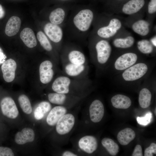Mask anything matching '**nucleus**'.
<instances>
[{"label":"nucleus","instance_id":"nucleus-21","mask_svg":"<svg viewBox=\"0 0 156 156\" xmlns=\"http://www.w3.org/2000/svg\"><path fill=\"white\" fill-rule=\"evenodd\" d=\"M111 102L114 107L120 109H127L131 104V100L129 97L121 94L114 96L111 99Z\"/></svg>","mask_w":156,"mask_h":156},{"label":"nucleus","instance_id":"nucleus-29","mask_svg":"<svg viewBox=\"0 0 156 156\" xmlns=\"http://www.w3.org/2000/svg\"><path fill=\"white\" fill-rule=\"evenodd\" d=\"M134 42L133 37L131 36H129L124 38L116 39L113 41V44L117 48H127L131 47Z\"/></svg>","mask_w":156,"mask_h":156},{"label":"nucleus","instance_id":"nucleus-33","mask_svg":"<svg viewBox=\"0 0 156 156\" xmlns=\"http://www.w3.org/2000/svg\"><path fill=\"white\" fill-rule=\"evenodd\" d=\"M151 117V113H148L143 117H137V121L140 124L146 125L150 122Z\"/></svg>","mask_w":156,"mask_h":156},{"label":"nucleus","instance_id":"nucleus-16","mask_svg":"<svg viewBox=\"0 0 156 156\" xmlns=\"http://www.w3.org/2000/svg\"><path fill=\"white\" fill-rule=\"evenodd\" d=\"M16 67V62L12 59H8L3 62L1 69L3 78L5 81L10 82L14 80Z\"/></svg>","mask_w":156,"mask_h":156},{"label":"nucleus","instance_id":"nucleus-43","mask_svg":"<svg viewBox=\"0 0 156 156\" xmlns=\"http://www.w3.org/2000/svg\"><path fill=\"white\" fill-rule=\"evenodd\" d=\"M62 0V1H67V0Z\"/></svg>","mask_w":156,"mask_h":156},{"label":"nucleus","instance_id":"nucleus-15","mask_svg":"<svg viewBox=\"0 0 156 156\" xmlns=\"http://www.w3.org/2000/svg\"><path fill=\"white\" fill-rule=\"evenodd\" d=\"M78 144L81 150L88 154L93 153L96 150L98 146L96 138L90 135H85L81 138L78 141Z\"/></svg>","mask_w":156,"mask_h":156},{"label":"nucleus","instance_id":"nucleus-8","mask_svg":"<svg viewBox=\"0 0 156 156\" xmlns=\"http://www.w3.org/2000/svg\"><path fill=\"white\" fill-rule=\"evenodd\" d=\"M75 118L70 113H66L58 120L56 124V130L59 135L68 133L73 129L75 123Z\"/></svg>","mask_w":156,"mask_h":156},{"label":"nucleus","instance_id":"nucleus-6","mask_svg":"<svg viewBox=\"0 0 156 156\" xmlns=\"http://www.w3.org/2000/svg\"><path fill=\"white\" fill-rule=\"evenodd\" d=\"M81 96L55 92L49 93L48 95V98L50 103L64 106L76 103L81 99Z\"/></svg>","mask_w":156,"mask_h":156},{"label":"nucleus","instance_id":"nucleus-23","mask_svg":"<svg viewBox=\"0 0 156 156\" xmlns=\"http://www.w3.org/2000/svg\"><path fill=\"white\" fill-rule=\"evenodd\" d=\"M135 137L134 131L130 128H126L119 132L117 135V138L120 144L125 146L133 140Z\"/></svg>","mask_w":156,"mask_h":156},{"label":"nucleus","instance_id":"nucleus-4","mask_svg":"<svg viewBox=\"0 0 156 156\" xmlns=\"http://www.w3.org/2000/svg\"><path fill=\"white\" fill-rule=\"evenodd\" d=\"M60 58L61 62L78 65L88 64L84 53L80 50L75 48L65 47L62 49Z\"/></svg>","mask_w":156,"mask_h":156},{"label":"nucleus","instance_id":"nucleus-44","mask_svg":"<svg viewBox=\"0 0 156 156\" xmlns=\"http://www.w3.org/2000/svg\"></svg>","mask_w":156,"mask_h":156},{"label":"nucleus","instance_id":"nucleus-42","mask_svg":"<svg viewBox=\"0 0 156 156\" xmlns=\"http://www.w3.org/2000/svg\"><path fill=\"white\" fill-rule=\"evenodd\" d=\"M156 108H155V115H156Z\"/></svg>","mask_w":156,"mask_h":156},{"label":"nucleus","instance_id":"nucleus-10","mask_svg":"<svg viewBox=\"0 0 156 156\" xmlns=\"http://www.w3.org/2000/svg\"><path fill=\"white\" fill-rule=\"evenodd\" d=\"M52 62L49 60L42 62L39 67L40 79L43 84H47L52 81L55 74Z\"/></svg>","mask_w":156,"mask_h":156},{"label":"nucleus","instance_id":"nucleus-9","mask_svg":"<svg viewBox=\"0 0 156 156\" xmlns=\"http://www.w3.org/2000/svg\"><path fill=\"white\" fill-rule=\"evenodd\" d=\"M44 30L47 36L53 42L58 44L62 48L63 33L59 25L48 23L44 27Z\"/></svg>","mask_w":156,"mask_h":156},{"label":"nucleus","instance_id":"nucleus-34","mask_svg":"<svg viewBox=\"0 0 156 156\" xmlns=\"http://www.w3.org/2000/svg\"><path fill=\"white\" fill-rule=\"evenodd\" d=\"M153 154H156V144L154 143H151L150 146L145 150L144 156H153Z\"/></svg>","mask_w":156,"mask_h":156},{"label":"nucleus","instance_id":"nucleus-26","mask_svg":"<svg viewBox=\"0 0 156 156\" xmlns=\"http://www.w3.org/2000/svg\"><path fill=\"white\" fill-rule=\"evenodd\" d=\"M152 95L148 89L144 88L139 92L138 102L140 106L143 108L148 107L150 105Z\"/></svg>","mask_w":156,"mask_h":156},{"label":"nucleus","instance_id":"nucleus-19","mask_svg":"<svg viewBox=\"0 0 156 156\" xmlns=\"http://www.w3.org/2000/svg\"><path fill=\"white\" fill-rule=\"evenodd\" d=\"M21 24V21L19 17L13 16L8 20L5 28V33L8 36L15 35L19 31Z\"/></svg>","mask_w":156,"mask_h":156},{"label":"nucleus","instance_id":"nucleus-20","mask_svg":"<svg viewBox=\"0 0 156 156\" xmlns=\"http://www.w3.org/2000/svg\"><path fill=\"white\" fill-rule=\"evenodd\" d=\"M20 36L25 44L29 48H33L37 44L34 33L30 28H24L21 32Z\"/></svg>","mask_w":156,"mask_h":156},{"label":"nucleus","instance_id":"nucleus-7","mask_svg":"<svg viewBox=\"0 0 156 156\" xmlns=\"http://www.w3.org/2000/svg\"><path fill=\"white\" fill-rule=\"evenodd\" d=\"M95 49L97 62L100 64H105L110 56L112 51L109 42L104 40H99L95 45Z\"/></svg>","mask_w":156,"mask_h":156},{"label":"nucleus","instance_id":"nucleus-38","mask_svg":"<svg viewBox=\"0 0 156 156\" xmlns=\"http://www.w3.org/2000/svg\"><path fill=\"white\" fill-rule=\"evenodd\" d=\"M62 156H76L77 155L75 153L69 151H66L64 152L62 154Z\"/></svg>","mask_w":156,"mask_h":156},{"label":"nucleus","instance_id":"nucleus-39","mask_svg":"<svg viewBox=\"0 0 156 156\" xmlns=\"http://www.w3.org/2000/svg\"><path fill=\"white\" fill-rule=\"evenodd\" d=\"M6 58V56L2 52L1 49L0 48V64L3 62Z\"/></svg>","mask_w":156,"mask_h":156},{"label":"nucleus","instance_id":"nucleus-31","mask_svg":"<svg viewBox=\"0 0 156 156\" xmlns=\"http://www.w3.org/2000/svg\"><path fill=\"white\" fill-rule=\"evenodd\" d=\"M37 38L42 47L47 51L51 52L53 50V46L47 36L42 31H38L37 34Z\"/></svg>","mask_w":156,"mask_h":156},{"label":"nucleus","instance_id":"nucleus-3","mask_svg":"<svg viewBox=\"0 0 156 156\" xmlns=\"http://www.w3.org/2000/svg\"><path fill=\"white\" fill-rule=\"evenodd\" d=\"M94 14L90 9L81 10L74 16L73 23L75 27L79 31L85 32L89 29L94 18Z\"/></svg>","mask_w":156,"mask_h":156},{"label":"nucleus","instance_id":"nucleus-22","mask_svg":"<svg viewBox=\"0 0 156 156\" xmlns=\"http://www.w3.org/2000/svg\"><path fill=\"white\" fill-rule=\"evenodd\" d=\"M144 3V0H131L124 5L122 11L127 14H134L139 11Z\"/></svg>","mask_w":156,"mask_h":156},{"label":"nucleus","instance_id":"nucleus-27","mask_svg":"<svg viewBox=\"0 0 156 156\" xmlns=\"http://www.w3.org/2000/svg\"><path fill=\"white\" fill-rule=\"evenodd\" d=\"M51 108L50 103L47 101H43L40 103L35 110L34 116L37 120L42 118L44 115L50 111Z\"/></svg>","mask_w":156,"mask_h":156},{"label":"nucleus","instance_id":"nucleus-12","mask_svg":"<svg viewBox=\"0 0 156 156\" xmlns=\"http://www.w3.org/2000/svg\"><path fill=\"white\" fill-rule=\"evenodd\" d=\"M122 24L120 21L116 18L111 19L108 25L102 27L97 30V35L100 37L107 38L113 36L121 27Z\"/></svg>","mask_w":156,"mask_h":156},{"label":"nucleus","instance_id":"nucleus-40","mask_svg":"<svg viewBox=\"0 0 156 156\" xmlns=\"http://www.w3.org/2000/svg\"><path fill=\"white\" fill-rule=\"evenodd\" d=\"M5 14L4 11L1 6L0 5V19L3 18Z\"/></svg>","mask_w":156,"mask_h":156},{"label":"nucleus","instance_id":"nucleus-30","mask_svg":"<svg viewBox=\"0 0 156 156\" xmlns=\"http://www.w3.org/2000/svg\"><path fill=\"white\" fill-rule=\"evenodd\" d=\"M18 101L23 111L26 114H30L32 108L30 101L27 96L24 94L20 95L18 99Z\"/></svg>","mask_w":156,"mask_h":156},{"label":"nucleus","instance_id":"nucleus-36","mask_svg":"<svg viewBox=\"0 0 156 156\" xmlns=\"http://www.w3.org/2000/svg\"><path fill=\"white\" fill-rule=\"evenodd\" d=\"M148 12L152 14L156 11V0H151L148 6Z\"/></svg>","mask_w":156,"mask_h":156},{"label":"nucleus","instance_id":"nucleus-13","mask_svg":"<svg viewBox=\"0 0 156 156\" xmlns=\"http://www.w3.org/2000/svg\"><path fill=\"white\" fill-rule=\"evenodd\" d=\"M138 57L133 53H125L118 57L114 63V67L117 70L126 69L133 65L136 62Z\"/></svg>","mask_w":156,"mask_h":156},{"label":"nucleus","instance_id":"nucleus-11","mask_svg":"<svg viewBox=\"0 0 156 156\" xmlns=\"http://www.w3.org/2000/svg\"><path fill=\"white\" fill-rule=\"evenodd\" d=\"M3 114L7 117L15 119L18 116L19 112L14 100L11 97H6L1 100L0 103Z\"/></svg>","mask_w":156,"mask_h":156},{"label":"nucleus","instance_id":"nucleus-35","mask_svg":"<svg viewBox=\"0 0 156 156\" xmlns=\"http://www.w3.org/2000/svg\"><path fill=\"white\" fill-rule=\"evenodd\" d=\"M12 150L8 147L0 146V156H13Z\"/></svg>","mask_w":156,"mask_h":156},{"label":"nucleus","instance_id":"nucleus-17","mask_svg":"<svg viewBox=\"0 0 156 156\" xmlns=\"http://www.w3.org/2000/svg\"><path fill=\"white\" fill-rule=\"evenodd\" d=\"M66 108L64 106L58 105L51 109L47 118V124L50 126L55 125L59 119L67 112Z\"/></svg>","mask_w":156,"mask_h":156},{"label":"nucleus","instance_id":"nucleus-24","mask_svg":"<svg viewBox=\"0 0 156 156\" xmlns=\"http://www.w3.org/2000/svg\"><path fill=\"white\" fill-rule=\"evenodd\" d=\"M66 15V12L62 8H57L50 13L49 19L50 23L52 24L60 25L64 21Z\"/></svg>","mask_w":156,"mask_h":156},{"label":"nucleus","instance_id":"nucleus-32","mask_svg":"<svg viewBox=\"0 0 156 156\" xmlns=\"http://www.w3.org/2000/svg\"><path fill=\"white\" fill-rule=\"evenodd\" d=\"M137 47L139 50L144 54L150 53L153 50L152 44L147 40L144 39L138 41Z\"/></svg>","mask_w":156,"mask_h":156},{"label":"nucleus","instance_id":"nucleus-1","mask_svg":"<svg viewBox=\"0 0 156 156\" xmlns=\"http://www.w3.org/2000/svg\"><path fill=\"white\" fill-rule=\"evenodd\" d=\"M88 79H73L62 74L53 81L51 88L54 92L81 96L89 86Z\"/></svg>","mask_w":156,"mask_h":156},{"label":"nucleus","instance_id":"nucleus-37","mask_svg":"<svg viewBox=\"0 0 156 156\" xmlns=\"http://www.w3.org/2000/svg\"><path fill=\"white\" fill-rule=\"evenodd\" d=\"M132 156H142L143 155L142 148L141 146L137 145L132 154Z\"/></svg>","mask_w":156,"mask_h":156},{"label":"nucleus","instance_id":"nucleus-25","mask_svg":"<svg viewBox=\"0 0 156 156\" xmlns=\"http://www.w3.org/2000/svg\"><path fill=\"white\" fill-rule=\"evenodd\" d=\"M149 24L147 21L140 20L135 22L132 27L136 33L142 36L147 35L149 31Z\"/></svg>","mask_w":156,"mask_h":156},{"label":"nucleus","instance_id":"nucleus-14","mask_svg":"<svg viewBox=\"0 0 156 156\" xmlns=\"http://www.w3.org/2000/svg\"><path fill=\"white\" fill-rule=\"evenodd\" d=\"M89 112L90 118L92 121L94 123L100 122L104 115L103 104L99 100H94L90 106Z\"/></svg>","mask_w":156,"mask_h":156},{"label":"nucleus","instance_id":"nucleus-5","mask_svg":"<svg viewBox=\"0 0 156 156\" xmlns=\"http://www.w3.org/2000/svg\"><path fill=\"white\" fill-rule=\"evenodd\" d=\"M148 69L147 66L146 64L138 63L126 69L123 73L122 77L126 81H134L143 76L147 72Z\"/></svg>","mask_w":156,"mask_h":156},{"label":"nucleus","instance_id":"nucleus-2","mask_svg":"<svg viewBox=\"0 0 156 156\" xmlns=\"http://www.w3.org/2000/svg\"><path fill=\"white\" fill-rule=\"evenodd\" d=\"M62 74L71 78L77 79H88V64L78 65L66 62H61Z\"/></svg>","mask_w":156,"mask_h":156},{"label":"nucleus","instance_id":"nucleus-28","mask_svg":"<svg viewBox=\"0 0 156 156\" xmlns=\"http://www.w3.org/2000/svg\"><path fill=\"white\" fill-rule=\"evenodd\" d=\"M101 144L111 155L116 156L118 152L119 146L112 139L107 138H103Z\"/></svg>","mask_w":156,"mask_h":156},{"label":"nucleus","instance_id":"nucleus-41","mask_svg":"<svg viewBox=\"0 0 156 156\" xmlns=\"http://www.w3.org/2000/svg\"><path fill=\"white\" fill-rule=\"evenodd\" d=\"M156 36H155L152 38L151 40V42L152 44L155 47L156 46Z\"/></svg>","mask_w":156,"mask_h":156},{"label":"nucleus","instance_id":"nucleus-18","mask_svg":"<svg viewBox=\"0 0 156 156\" xmlns=\"http://www.w3.org/2000/svg\"><path fill=\"white\" fill-rule=\"evenodd\" d=\"M35 138L34 130L29 128H25L21 131L17 132L15 136L16 143L19 145H23L27 142H32Z\"/></svg>","mask_w":156,"mask_h":156}]
</instances>
